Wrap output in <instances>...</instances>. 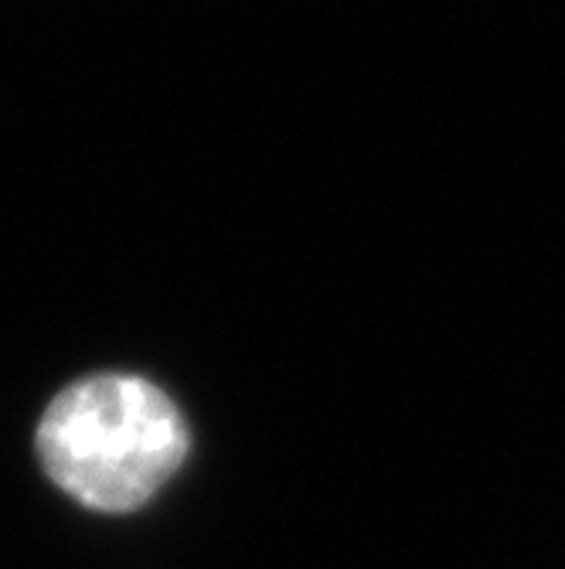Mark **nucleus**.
I'll list each match as a JSON object with an SVG mask.
<instances>
[{
  "mask_svg": "<svg viewBox=\"0 0 565 569\" xmlns=\"http://www.w3.org/2000/svg\"><path fill=\"white\" fill-rule=\"evenodd\" d=\"M34 447L51 485L82 508L130 515L181 471L191 430L161 386L130 372H99L48 402Z\"/></svg>",
  "mask_w": 565,
  "mask_h": 569,
  "instance_id": "1",
  "label": "nucleus"
}]
</instances>
